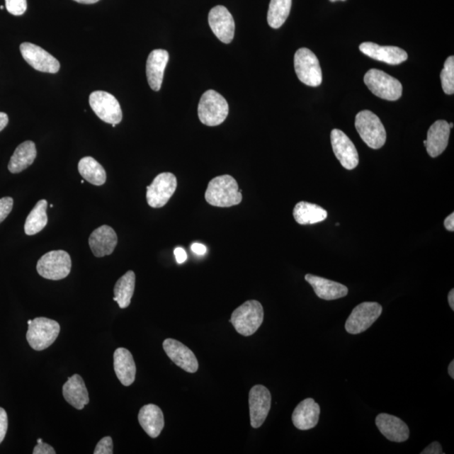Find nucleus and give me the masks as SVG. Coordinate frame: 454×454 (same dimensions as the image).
Listing matches in <instances>:
<instances>
[{
  "label": "nucleus",
  "instance_id": "f257e3e1",
  "mask_svg": "<svg viewBox=\"0 0 454 454\" xmlns=\"http://www.w3.org/2000/svg\"><path fill=\"white\" fill-rule=\"evenodd\" d=\"M205 197L208 204L222 208L239 205L242 200V191L236 179L228 174L211 179Z\"/></svg>",
  "mask_w": 454,
  "mask_h": 454
},
{
  "label": "nucleus",
  "instance_id": "f03ea898",
  "mask_svg": "<svg viewBox=\"0 0 454 454\" xmlns=\"http://www.w3.org/2000/svg\"><path fill=\"white\" fill-rule=\"evenodd\" d=\"M263 317V305L258 300H249L232 312L230 322L238 334L249 336L259 330Z\"/></svg>",
  "mask_w": 454,
  "mask_h": 454
},
{
  "label": "nucleus",
  "instance_id": "7ed1b4c3",
  "mask_svg": "<svg viewBox=\"0 0 454 454\" xmlns=\"http://www.w3.org/2000/svg\"><path fill=\"white\" fill-rule=\"evenodd\" d=\"M228 114V103L222 94L212 89L203 93L198 106V115L202 123L217 127L226 120Z\"/></svg>",
  "mask_w": 454,
  "mask_h": 454
},
{
  "label": "nucleus",
  "instance_id": "20e7f679",
  "mask_svg": "<svg viewBox=\"0 0 454 454\" xmlns=\"http://www.w3.org/2000/svg\"><path fill=\"white\" fill-rule=\"evenodd\" d=\"M355 127L362 140L372 149H380L386 142V132L383 123L370 110H362L355 118Z\"/></svg>",
  "mask_w": 454,
  "mask_h": 454
},
{
  "label": "nucleus",
  "instance_id": "39448f33",
  "mask_svg": "<svg viewBox=\"0 0 454 454\" xmlns=\"http://www.w3.org/2000/svg\"><path fill=\"white\" fill-rule=\"evenodd\" d=\"M364 83L377 97L395 101L402 96V84L392 76L379 69L368 70L364 75Z\"/></svg>",
  "mask_w": 454,
  "mask_h": 454
},
{
  "label": "nucleus",
  "instance_id": "423d86ee",
  "mask_svg": "<svg viewBox=\"0 0 454 454\" xmlns=\"http://www.w3.org/2000/svg\"><path fill=\"white\" fill-rule=\"evenodd\" d=\"M60 332V325L46 317L34 319L29 324L26 339L30 348L42 351L50 347Z\"/></svg>",
  "mask_w": 454,
  "mask_h": 454
},
{
  "label": "nucleus",
  "instance_id": "0eeeda50",
  "mask_svg": "<svg viewBox=\"0 0 454 454\" xmlns=\"http://www.w3.org/2000/svg\"><path fill=\"white\" fill-rule=\"evenodd\" d=\"M71 268L70 256L64 250L49 251L39 259L37 265L40 276L50 280H64L69 276Z\"/></svg>",
  "mask_w": 454,
  "mask_h": 454
},
{
  "label": "nucleus",
  "instance_id": "6e6552de",
  "mask_svg": "<svg viewBox=\"0 0 454 454\" xmlns=\"http://www.w3.org/2000/svg\"><path fill=\"white\" fill-rule=\"evenodd\" d=\"M295 70L300 82L307 86H320L322 72L318 58L308 48H300L295 54Z\"/></svg>",
  "mask_w": 454,
  "mask_h": 454
},
{
  "label": "nucleus",
  "instance_id": "1a4fd4ad",
  "mask_svg": "<svg viewBox=\"0 0 454 454\" xmlns=\"http://www.w3.org/2000/svg\"><path fill=\"white\" fill-rule=\"evenodd\" d=\"M383 312L382 305L377 302H363L357 305L346 322L345 329L350 334H362L379 319Z\"/></svg>",
  "mask_w": 454,
  "mask_h": 454
},
{
  "label": "nucleus",
  "instance_id": "9d476101",
  "mask_svg": "<svg viewBox=\"0 0 454 454\" xmlns=\"http://www.w3.org/2000/svg\"><path fill=\"white\" fill-rule=\"evenodd\" d=\"M177 178L172 173H161L147 188V201L152 208H161L167 205L176 191Z\"/></svg>",
  "mask_w": 454,
  "mask_h": 454
},
{
  "label": "nucleus",
  "instance_id": "9b49d317",
  "mask_svg": "<svg viewBox=\"0 0 454 454\" xmlns=\"http://www.w3.org/2000/svg\"><path fill=\"white\" fill-rule=\"evenodd\" d=\"M94 113L106 123L117 125L123 120V110L118 101L111 93L106 91H94L89 96Z\"/></svg>",
  "mask_w": 454,
  "mask_h": 454
},
{
  "label": "nucleus",
  "instance_id": "f8f14e48",
  "mask_svg": "<svg viewBox=\"0 0 454 454\" xmlns=\"http://www.w3.org/2000/svg\"><path fill=\"white\" fill-rule=\"evenodd\" d=\"M22 57L34 69L42 73L57 74L60 69L59 62L37 45L24 42L21 45Z\"/></svg>",
  "mask_w": 454,
  "mask_h": 454
},
{
  "label": "nucleus",
  "instance_id": "ddd939ff",
  "mask_svg": "<svg viewBox=\"0 0 454 454\" xmlns=\"http://www.w3.org/2000/svg\"><path fill=\"white\" fill-rule=\"evenodd\" d=\"M271 394L263 385L254 386L249 392L251 426L259 429L263 424L271 408Z\"/></svg>",
  "mask_w": 454,
  "mask_h": 454
},
{
  "label": "nucleus",
  "instance_id": "4468645a",
  "mask_svg": "<svg viewBox=\"0 0 454 454\" xmlns=\"http://www.w3.org/2000/svg\"><path fill=\"white\" fill-rule=\"evenodd\" d=\"M331 142L334 154L344 169L353 170L358 167V151L347 135L339 129L332 130Z\"/></svg>",
  "mask_w": 454,
  "mask_h": 454
},
{
  "label": "nucleus",
  "instance_id": "2eb2a0df",
  "mask_svg": "<svg viewBox=\"0 0 454 454\" xmlns=\"http://www.w3.org/2000/svg\"><path fill=\"white\" fill-rule=\"evenodd\" d=\"M209 25L212 33L223 43L232 42L235 35V21L232 13L222 6L211 8L209 13Z\"/></svg>",
  "mask_w": 454,
  "mask_h": 454
},
{
  "label": "nucleus",
  "instance_id": "dca6fc26",
  "mask_svg": "<svg viewBox=\"0 0 454 454\" xmlns=\"http://www.w3.org/2000/svg\"><path fill=\"white\" fill-rule=\"evenodd\" d=\"M166 354L177 366L188 373H195L199 363L194 353L186 345L175 339H169L164 341Z\"/></svg>",
  "mask_w": 454,
  "mask_h": 454
},
{
  "label": "nucleus",
  "instance_id": "f3484780",
  "mask_svg": "<svg viewBox=\"0 0 454 454\" xmlns=\"http://www.w3.org/2000/svg\"><path fill=\"white\" fill-rule=\"evenodd\" d=\"M375 424L380 433L391 442H406L410 437L408 426L397 416L381 413L377 416Z\"/></svg>",
  "mask_w": 454,
  "mask_h": 454
},
{
  "label": "nucleus",
  "instance_id": "a211bd4d",
  "mask_svg": "<svg viewBox=\"0 0 454 454\" xmlns=\"http://www.w3.org/2000/svg\"><path fill=\"white\" fill-rule=\"evenodd\" d=\"M364 55L390 65H398L407 60L408 54L398 47H382L373 42H363L359 46Z\"/></svg>",
  "mask_w": 454,
  "mask_h": 454
},
{
  "label": "nucleus",
  "instance_id": "6ab92c4d",
  "mask_svg": "<svg viewBox=\"0 0 454 454\" xmlns=\"http://www.w3.org/2000/svg\"><path fill=\"white\" fill-rule=\"evenodd\" d=\"M169 60V54L163 49H156L148 56L146 74L150 88L159 91L163 84L164 71Z\"/></svg>",
  "mask_w": 454,
  "mask_h": 454
},
{
  "label": "nucleus",
  "instance_id": "aec40b11",
  "mask_svg": "<svg viewBox=\"0 0 454 454\" xmlns=\"http://www.w3.org/2000/svg\"><path fill=\"white\" fill-rule=\"evenodd\" d=\"M118 237L113 228L106 226L98 227L89 237V244L96 257L102 258L113 253Z\"/></svg>",
  "mask_w": 454,
  "mask_h": 454
},
{
  "label": "nucleus",
  "instance_id": "412c9836",
  "mask_svg": "<svg viewBox=\"0 0 454 454\" xmlns=\"http://www.w3.org/2000/svg\"><path fill=\"white\" fill-rule=\"evenodd\" d=\"M446 120H440L431 125L428 138L424 142L430 157H437L446 149L451 130Z\"/></svg>",
  "mask_w": 454,
  "mask_h": 454
},
{
  "label": "nucleus",
  "instance_id": "4be33fe9",
  "mask_svg": "<svg viewBox=\"0 0 454 454\" xmlns=\"http://www.w3.org/2000/svg\"><path fill=\"white\" fill-rule=\"evenodd\" d=\"M320 406L312 398L301 402L295 409L292 421L295 428L301 431L312 429L318 424Z\"/></svg>",
  "mask_w": 454,
  "mask_h": 454
},
{
  "label": "nucleus",
  "instance_id": "5701e85b",
  "mask_svg": "<svg viewBox=\"0 0 454 454\" xmlns=\"http://www.w3.org/2000/svg\"><path fill=\"white\" fill-rule=\"evenodd\" d=\"M305 278L312 286L314 293L322 300H338L345 297L348 293V287L340 283L310 273L307 274Z\"/></svg>",
  "mask_w": 454,
  "mask_h": 454
},
{
  "label": "nucleus",
  "instance_id": "b1692460",
  "mask_svg": "<svg viewBox=\"0 0 454 454\" xmlns=\"http://www.w3.org/2000/svg\"><path fill=\"white\" fill-rule=\"evenodd\" d=\"M138 421L143 430L152 438L159 437L164 428V413L154 404H146L141 409Z\"/></svg>",
  "mask_w": 454,
  "mask_h": 454
},
{
  "label": "nucleus",
  "instance_id": "393cba45",
  "mask_svg": "<svg viewBox=\"0 0 454 454\" xmlns=\"http://www.w3.org/2000/svg\"><path fill=\"white\" fill-rule=\"evenodd\" d=\"M114 368L117 378L125 386H130L136 379L137 368L132 354L127 348H120L115 351Z\"/></svg>",
  "mask_w": 454,
  "mask_h": 454
},
{
  "label": "nucleus",
  "instance_id": "a878e982",
  "mask_svg": "<svg viewBox=\"0 0 454 454\" xmlns=\"http://www.w3.org/2000/svg\"><path fill=\"white\" fill-rule=\"evenodd\" d=\"M62 395L67 402L78 410H82L89 402V397L86 385L79 375L70 378L62 387Z\"/></svg>",
  "mask_w": 454,
  "mask_h": 454
},
{
  "label": "nucleus",
  "instance_id": "bb28decb",
  "mask_svg": "<svg viewBox=\"0 0 454 454\" xmlns=\"http://www.w3.org/2000/svg\"><path fill=\"white\" fill-rule=\"evenodd\" d=\"M38 152L35 144L26 141L18 146L8 165L11 174H20L34 163Z\"/></svg>",
  "mask_w": 454,
  "mask_h": 454
},
{
  "label": "nucleus",
  "instance_id": "cd10ccee",
  "mask_svg": "<svg viewBox=\"0 0 454 454\" xmlns=\"http://www.w3.org/2000/svg\"><path fill=\"white\" fill-rule=\"evenodd\" d=\"M327 211L320 205L300 201L296 204L293 211L295 222L300 225H313L325 221Z\"/></svg>",
  "mask_w": 454,
  "mask_h": 454
},
{
  "label": "nucleus",
  "instance_id": "c85d7f7f",
  "mask_svg": "<svg viewBox=\"0 0 454 454\" xmlns=\"http://www.w3.org/2000/svg\"><path fill=\"white\" fill-rule=\"evenodd\" d=\"M79 171L85 181L101 186L106 182V172L100 163L91 157H85L79 161Z\"/></svg>",
  "mask_w": 454,
  "mask_h": 454
},
{
  "label": "nucleus",
  "instance_id": "c756f323",
  "mask_svg": "<svg viewBox=\"0 0 454 454\" xmlns=\"http://www.w3.org/2000/svg\"><path fill=\"white\" fill-rule=\"evenodd\" d=\"M136 284V276L133 271H128L116 282L114 289V300L120 308H127L132 301Z\"/></svg>",
  "mask_w": 454,
  "mask_h": 454
},
{
  "label": "nucleus",
  "instance_id": "7c9ffc66",
  "mask_svg": "<svg viewBox=\"0 0 454 454\" xmlns=\"http://www.w3.org/2000/svg\"><path fill=\"white\" fill-rule=\"evenodd\" d=\"M47 201L42 200L38 202L33 210L30 211L25 223L26 235L33 236L42 232L46 227L48 218L47 215Z\"/></svg>",
  "mask_w": 454,
  "mask_h": 454
},
{
  "label": "nucleus",
  "instance_id": "2f4dec72",
  "mask_svg": "<svg viewBox=\"0 0 454 454\" xmlns=\"http://www.w3.org/2000/svg\"><path fill=\"white\" fill-rule=\"evenodd\" d=\"M292 0H271L268 12V23L273 29L285 24L290 13Z\"/></svg>",
  "mask_w": 454,
  "mask_h": 454
},
{
  "label": "nucleus",
  "instance_id": "473e14b6",
  "mask_svg": "<svg viewBox=\"0 0 454 454\" xmlns=\"http://www.w3.org/2000/svg\"><path fill=\"white\" fill-rule=\"evenodd\" d=\"M442 81V87L445 93L453 94L454 93V57H448L445 62L444 67L440 74Z\"/></svg>",
  "mask_w": 454,
  "mask_h": 454
},
{
  "label": "nucleus",
  "instance_id": "72a5a7b5",
  "mask_svg": "<svg viewBox=\"0 0 454 454\" xmlns=\"http://www.w3.org/2000/svg\"><path fill=\"white\" fill-rule=\"evenodd\" d=\"M6 6L8 13L13 16H22L26 11V0H6Z\"/></svg>",
  "mask_w": 454,
  "mask_h": 454
},
{
  "label": "nucleus",
  "instance_id": "f704fd0d",
  "mask_svg": "<svg viewBox=\"0 0 454 454\" xmlns=\"http://www.w3.org/2000/svg\"><path fill=\"white\" fill-rule=\"evenodd\" d=\"M94 454H112L113 453V441L110 437L103 438L98 443Z\"/></svg>",
  "mask_w": 454,
  "mask_h": 454
},
{
  "label": "nucleus",
  "instance_id": "c9c22d12",
  "mask_svg": "<svg viewBox=\"0 0 454 454\" xmlns=\"http://www.w3.org/2000/svg\"><path fill=\"white\" fill-rule=\"evenodd\" d=\"M13 205V200L11 197H4L0 199V224L11 214Z\"/></svg>",
  "mask_w": 454,
  "mask_h": 454
},
{
  "label": "nucleus",
  "instance_id": "e433bc0d",
  "mask_svg": "<svg viewBox=\"0 0 454 454\" xmlns=\"http://www.w3.org/2000/svg\"><path fill=\"white\" fill-rule=\"evenodd\" d=\"M8 430V416L6 410L0 407V444L4 441Z\"/></svg>",
  "mask_w": 454,
  "mask_h": 454
},
{
  "label": "nucleus",
  "instance_id": "4c0bfd02",
  "mask_svg": "<svg viewBox=\"0 0 454 454\" xmlns=\"http://www.w3.org/2000/svg\"><path fill=\"white\" fill-rule=\"evenodd\" d=\"M34 454H55L56 451L50 445L45 443H38L33 450Z\"/></svg>",
  "mask_w": 454,
  "mask_h": 454
},
{
  "label": "nucleus",
  "instance_id": "58836bf2",
  "mask_svg": "<svg viewBox=\"0 0 454 454\" xmlns=\"http://www.w3.org/2000/svg\"><path fill=\"white\" fill-rule=\"evenodd\" d=\"M421 454H443V448L441 444L438 442H433L431 443L429 446L426 447L424 451L421 453Z\"/></svg>",
  "mask_w": 454,
  "mask_h": 454
},
{
  "label": "nucleus",
  "instance_id": "ea45409f",
  "mask_svg": "<svg viewBox=\"0 0 454 454\" xmlns=\"http://www.w3.org/2000/svg\"><path fill=\"white\" fill-rule=\"evenodd\" d=\"M174 256L177 263L179 264L183 263L188 259L186 251L183 247H176L174 249Z\"/></svg>",
  "mask_w": 454,
  "mask_h": 454
},
{
  "label": "nucleus",
  "instance_id": "a19ab883",
  "mask_svg": "<svg viewBox=\"0 0 454 454\" xmlns=\"http://www.w3.org/2000/svg\"><path fill=\"white\" fill-rule=\"evenodd\" d=\"M191 250L193 253H195L196 255H205L206 254V251H208V249H206V246L204 244H192L191 246Z\"/></svg>",
  "mask_w": 454,
  "mask_h": 454
},
{
  "label": "nucleus",
  "instance_id": "79ce46f5",
  "mask_svg": "<svg viewBox=\"0 0 454 454\" xmlns=\"http://www.w3.org/2000/svg\"><path fill=\"white\" fill-rule=\"evenodd\" d=\"M444 227L449 232L454 231V213L449 215L448 217L444 220Z\"/></svg>",
  "mask_w": 454,
  "mask_h": 454
},
{
  "label": "nucleus",
  "instance_id": "37998d69",
  "mask_svg": "<svg viewBox=\"0 0 454 454\" xmlns=\"http://www.w3.org/2000/svg\"><path fill=\"white\" fill-rule=\"evenodd\" d=\"M8 123V116L4 112H0V132L6 127Z\"/></svg>",
  "mask_w": 454,
  "mask_h": 454
},
{
  "label": "nucleus",
  "instance_id": "c03bdc74",
  "mask_svg": "<svg viewBox=\"0 0 454 454\" xmlns=\"http://www.w3.org/2000/svg\"><path fill=\"white\" fill-rule=\"evenodd\" d=\"M448 299L449 305H450L451 309L453 310V311H454V290L453 289L451 290L450 292H449Z\"/></svg>",
  "mask_w": 454,
  "mask_h": 454
},
{
  "label": "nucleus",
  "instance_id": "a18cd8bd",
  "mask_svg": "<svg viewBox=\"0 0 454 454\" xmlns=\"http://www.w3.org/2000/svg\"><path fill=\"white\" fill-rule=\"evenodd\" d=\"M448 375L454 379V361H453L448 366Z\"/></svg>",
  "mask_w": 454,
  "mask_h": 454
},
{
  "label": "nucleus",
  "instance_id": "49530a36",
  "mask_svg": "<svg viewBox=\"0 0 454 454\" xmlns=\"http://www.w3.org/2000/svg\"><path fill=\"white\" fill-rule=\"evenodd\" d=\"M74 1L80 4H96L98 1H100V0H74Z\"/></svg>",
  "mask_w": 454,
  "mask_h": 454
},
{
  "label": "nucleus",
  "instance_id": "de8ad7c7",
  "mask_svg": "<svg viewBox=\"0 0 454 454\" xmlns=\"http://www.w3.org/2000/svg\"><path fill=\"white\" fill-rule=\"evenodd\" d=\"M42 443V438H38V443Z\"/></svg>",
  "mask_w": 454,
  "mask_h": 454
},
{
  "label": "nucleus",
  "instance_id": "09e8293b",
  "mask_svg": "<svg viewBox=\"0 0 454 454\" xmlns=\"http://www.w3.org/2000/svg\"><path fill=\"white\" fill-rule=\"evenodd\" d=\"M331 2L339 1V0H330ZM341 1H345V0H341Z\"/></svg>",
  "mask_w": 454,
  "mask_h": 454
},
{
  "label": "nucleus",
  "instance_id": "8fccbe9b",
  "mask_svg": "<svg viewBox=\"0 0 454 454\" xmlns=\"http://www.w3.org/2000/svg\"><path fill=\"white\" fill-rule=\"evenodd\" d=\"M450 129L453 128V123L448 124Z\"/></svg>",
  "mask_w": 454,
  "mask_h": 454
}]
</instances>
